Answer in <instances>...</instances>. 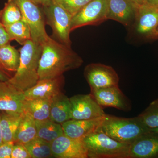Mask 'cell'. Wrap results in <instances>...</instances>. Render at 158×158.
<instances>
[{"label":"cell","instance_id":"836d02e7","mask_svg":"<svg viewBox=\"0 0 158 158\" xmlns=\"http://www.w3.org/2000/svg\"><path fill=\"white\" fill-rule=\"evenodd\" d=\"M147 4L158 8V0H147Z\"/></svg>","mask_w":158,"mask_h":158},{"label":"cell","instance_id":"e575fe53","mask_svg":"<svg viewBox=\"0 0 158 158\" xmlns=\"http://www.w3.org/2000/svg\"><path fill=\"white\" fill-rule=\"evenodd\" d=\"M132 1L139 7L146 4L147 0H132Z\"/></svg>","mask_w":158,"mask_h":158},{"label":"cell","instance_id":"d6986e66","mask_svg":"<svg viewBox=\"0 0 158 158\" xmlns=\"http://www.w3.org/2000/svg\"><path fill=\"white\" fill-rule=\"evenodd\" d=\"M37 137L36 123L31 115L24 112L15 135L14 142L25 144Z\"/></svg>","mask_w":158,"mask_h":158},{"label":"cell","instance_id":"484cf974","mask_svg":"<svg viewBox=\"0 0 158 158\" xmlns=\"http://www.w3.org/2000/svg\"><path fill=\"white\" fill-rule=\"evenodd\" d=\"M32 158L53 157L50 143L40 138H34L25 144Z\"/></svg>","mask_w":158,"mask_h":158},{"label":"cell","instance_id":"f1b7e54d","mask_svg":"<svg viewBox=\"0 0 158 158\" xmlns=\"http://www.w3.org/2000/svg\"><path fill=\"white\" fill-rule=\"evenodd\" d=\"M11 158H32L24 144L15 143Z\"/></svg>","mask_w":158,"mask_h":158},{"label":"cell","instance_id":"74e56055","mask_svg":"<svg viewBox=\"0 0 158 158\" xmlns=\"http://www.w3.org/2000/svg\"><path fill=\"white\" fill-rule=\"evenodd\" d=\"M156 33H157V36H158V27H157V29Z\"/></svg>","mask_w":158,"mask_h":158},{"label":"cell","instance_id":"1f68e13d","mask_svg":"<svg viewBox=\"0 0 158 158\" xmlns=\"http://www.w3.org/2000/svg\"><path fill=\"white\" fill-rule=\"evenodd\" d=\"M12 75L3 67L0 63V81H7L12 77Z\"/></svg>","mask_w":158,"mask_h":158},{"label":"cell","instance_id":"603a6c76","mask_svg":"<svg viewBox=\"0 0 158 158\" xmlns=\"http://www.w3.org/2000/svg\"><path fill=\"white\" fill-rule=\"evenodd\" d=\"M20 54L10 43L0 46V63L9 72H16L20 63Z\"/></svg>","mask_w":158,"mask_h":158},{"label":"cell","instance_id":"3957f363","mask_svg":"<svg viewBox=\"0 0 158 158\" xmlns=\"http://www.w3.org/2000/svg\"><path fill=\"white\" fill-rule=\"evenodd\" d=\"M110 138L123 144H131L149 131L138 116L125 118L106 114L99 127Z\"/></svg>","mask_w":158,"mask_h":158},{"label":"cell","instance_id":"cb8c5ba5","mask_svg":"<svg viewBox=\"0 0 158 158\" xmlns=\"http://www.w3.org/2000/svg\"><path fill=\"white\" fill-rule=\"evenodd\" d=\"M10 39L15 40L21 45L28 40H31V29L23 18L19 21L5 26Z\"/></svg>","mask_w":158,"mask_h":158},{"label":"cell","instance_id":"4fadbf2b","mask_svg":"<svg viewBox=\"0 0 158 158\" xmlns=\"http://www.w3.org/2000/svg\"><path fill=\"white\" fill-rule=\"evenodd\" d=\"M25 100L23 91L8 81H0V111L23 113Z\"/></svg>","mask_w":158,"mask_h":158},{"label":"cell","instance_id":"4dcf8cb0","mask_svg":"<svg viewBox=\"0 0 158 158\" xmlns=\"http://www.w3.org/2000/svg\"><path fill=\"white\" fill-rule=\"evenodd\" d=\"M11 41L5 26L0 22V46L10 43Z\"/></svg>","mask_w":158,"mask_h":158},{"label":"cell","instance_id":"277c9868","mask_svg":"<svg viewBox=\"0 0 158 158\" xmlns=\"http://www.w3.org/2000/svg\"><path fill=\"white\" fill-rule=\"evenodd\" d=\"M90 158H128L130 144L110 138L99 129L83 139Z\"/></svg>","mask_w":158,"mask_h":158},{"label":"cell","instance_id":"8992f818","mask_svg":"<svg viewBox=\"0 0 158 158\" xmlns=\"http://www.w3.org/2000/svg\"><path fill=\"white\" fill-rule=\"evenodd\" d=\"M158 8L146 3L138 7L135 21L127 29L134 40H152L158 39Z\"/></svg>","mask_w":158,"mask_h":158},{"label":"cell","instance_id":"9a60e30c","mask_svg":"<svg viewBox=\"0 0 158 158\" xmlns=\"http://www.w3.org/2000/svg\"><path fill=\"white\" fill-rule=\"evenodd\" d=\"M128 158H158V134L150 130L130 144Z\"/></svg>","mask_w":158,"mask_h":158},{"label":"cell","instance_id":"52a82bcc","mask_svg":"<svg viewBox=\"0 0 158 158\" xmlns=\"http://www.w3.org/2000/svg\"><path fill=\"white\" fill-rule=\"evenodd\" d=\"M15 1L21 11L23 18L30 27L32 40L41 45L49 36L46 31L43 14L39 6L31 0Z\"/></svg>","mask_w":158,"mask_h":158},{"label":"cell","instance_id":"7c38bea8","mask_svg":"<svg viewBox=\"0 0 158 158\" xmlns=\"http://www.w3.org/2000/svg\"><path fill=\"white\" fill-rule=\"evenodd\" d=\"M54 157L88 158V151L83 140L73 139L64 134L51 143Z\"/></svg>","mask_w":158,"mask_h":158},{"label":"cell","instance_id":"d590c367","mask_svg":"<svg viewBox=\"0 0 158 158\" xmlns=\"http://www.w3.org/2000/svg\"><path fill=\"white\" fill-rule=\"evenodd\" d=\"M1 114L0 113V119H1ZM4 142L3 141L2 134V128H1V124H0V145L1 144H2Z\"/></svg>","mask_w":158,"mask_h":158},{"label":"cell","instance_id":"d6a6232c","mask_svg":"<svg viewBox=\"0 0 158 158\" xmlns=\"http://www.w3.org/2000/svg\"><path fill=\"white\" fill-rule=\"evenodd\" d=\"M31 1L38 6H41V7L48 6L52 2V0H31Z\"/></svg>","mask_w":158,"mask_h":158},{"label":"cell","instance_id":"8d00e7d4","mask_svg":"<svg viewBox=\"0 0 158 158\" xmlns=\"http://www.w3.org/2000/svg\"><path fill=\"white\" fill-rule=\"evenodd\" d=\"M151 130L154 131L156 132L158 134V127L156 128L153 129H151Z\"/></svg>","mask_w":158,"mask_h":158},{"label":"cell","instance_id":"5b68a950","mask_svg":"<svg viewBox=\"0 0 158 158\" xmlns=\"http://www.w3.org/2000/svg\"><path fill=\"white\" fill-rule=\"evenodd\" d=\"M42 8L46 23L52 28L54 39L71 47L70 34L72 15L54 0Z\"/></svg>","mask_w":158,"mask_h":158},{"label":"cell","instance_id":"83f0119b","mask_svg":"<svg viewBox=\"0 0 158 158\" xmlns=\"http://www.w3.org/2000/svg\"><path fill=\"white\" fill-rule=\"evenodd\" d=\"M59 4L73 17L92 0H54Z\"/></svg>","mask_w":158,"mask_h":158},{"label":"cell","instance_id":"7a4b0ae2","mask_svg":"<svg viewBox=\"0 0 158 158\" xmlns=\"http://www.w3.org/2000/svg\"><path fill=\"white\" fill-rule=\"evenodd\" d=\"M19 49L18 69L8 81L24 92L39 81L38 67L42 47L33 40H28Z\"/></svg>","mask_w":158,"mask_h":158},{"label":"cell","instance_id":"ffe728a7","mask_svg":"<svg viewBox=\"0 0 158 158\" xmlns=\"http://www.w3.org/2000/svg\"><path fill=\"white\" fill-rule=\"evenodd\" d=\"M23 113L2 112L0 124L4 142H14L15 135Z\"/></svg>","mask_w":158,"mask_h":158},{"label":"cell","instance_id":"d4e9b609","mask_svg":"<svg viewBox=\"0 0 158 158\" xmlns=\"http://www.w3.org/2000/svg\"><path fill=\"white\" fill-rule=\"evenodd\" d=\"M23 19L21 11L15 0H8L3 9L0 11V22L6 26Z\"/></svg>","mask_w":158,"mask_h":158},{"label":"cell","instance_id":"6da1fadb","mask_svg":"<svg viewBox=\"0 0 158 158\" xmlns=\"http://www.w3.org/2000/svg\"><path fill=\"white\" fill-rule=\"evenodd\" d=\"M38 67L39 80L55 78L81 66L84 61L71 47L49 36L41 44Z\"/></svg>","mask_w":158,"mask_h":158},{"label":"cell","instance_id":"e0dca14e","mask_svg":"<svg viewBox=\"0 0 158 158\" xmlns=\"http://www.w3.org/2000/svg\"><path fill=\"white\" fill-rule=\"evenodd\" d=\"M105 116L88 119H70L62 124L64 134L73 139L83 140L99 127Z\"/></svg>","mask_w":158,"mask_h":158},{"label":"cell","instance_id":"5bb4252c","mask_svg":"<svg viewBox=\"0 0 158 158\" xmlns=\"http://www.w3.org/2000/svg\"><path fill=\"white\" fill-rule=\"evenodd\" d=\"M139 6L132 0H108V19L129 27L135 19Z\"/></svg>","mask_w":158,"mask_h":158},{"label":"cell","instance_id":"ac0fdd59","mask_svg":"<svg viewBox=\"0 0 158 158\" xmlns=\"http://www.w3.org/2000/svg\"><path fill=\"white\" fill-rule=\"evenodd\" d=\"M71 105L70 99L63 92L52 98L49 118L52 121L62 124L71 119Z\"/></svg>","mask_w":158,"mask_h":158},{"label":"cell","instance_id":"8fae6325","mask_svg":"<svg viewBox=\"0 0 158 158\" xmlns=\"http://www.w3.org/2000/svg\"><path fill=\"white\" fill-rule=\"evenodd\" d=\"M90 94L102 108H114L124 112L131 110V105L118 86L90 90Z\"/></svg>","mask_w":158,"mask_h":158},{"label":"cell","instance_id":"4316f807","mask_svg":"<svg viewBox=\"0 0 158 158\" xmlns=\"http://www.w3.org/2000/svg\"><path fill=\"white\" fill-rule=\"evenodd\" d=\"M138 117L149 129L158 128V98L150 103L149 106Z\"/></svg>","mask_w":158,"mask_h":158},{"label":"cell","instance_id":"7402d4cb","mask_svg":"<svg viewBox=\"0 0 158 158\" xmlns=\"http://www.w3.org/2000/svg\"><path fill=\"white\" fill-rule=\"evenodd\" d=\"M52 98H38L26 100L24 112L28 113L36 120L49 118Z\"/></svg>","mask_w":158,"mask_h":158},{"label":"cell","instance_id":"f546056e","mask_svg":"<svg viewBox=\"0 0 158 158\" xmlns=\"http://www.w3.org/2000/svg\"><path fill=\"white\" fill-rule=\"evenodd\" d=\"M14 142H3L0 145V158H11Z\"/></svg>","mask_w":158,"mask_h":158},{"label":"cell","instance_id":"30bf717a","mask_svg":"<svg viewBox=\"0 0 158 158\" xmlns=\"http://www.w3.org/2000/svg\"><path fill=\"white\" fill-rule=\"evenodd\" d=\"M69 99L71 105V119H91L106 115L103 109L90 94H77L72 97Z\"/></svg>","mask_w":158,"mask_h":158},{"label":"cell","instance_id":"44dd1931","mask_svg":"<svg viewBox=\"0 0 158 158\" xmlns=\"http://www.w3.org/2000/svg\"><path fill=\"white\" fill-rule=\"evenodd\" d=\"M37 137L51 143L64 134L62 124L52 121L49 118L36 120Z\"/></svg>","mask_w":158,"mask_h":158},{"label":"cell","instance_id":"ba28073f","mask_svg":"<svg viewBox=\"0 0 158 158\" xmlns=\"http://www.w3.org/2000/svg\"><path fill=\"white\" fill-rule=\"evenodd\" d=\"M108 0H92L72 19L71 31L87 26H98L108 20Z\"/></svg>","mask_w":158,"mask_h":158},{"label":"cell","instance_id":"9c48e42d","mask_svg":"<svg viewBox=\"0 0 158 158\" xmlns=\"http://www.w3.org/2000/svg\"><path fill=\"white\" fill-rule=\"evenodd\" d=\"M84 74L90 90L118 86V74L110 65L90 63L85 67Z\"/></svg>","mask_w":158,"mask_h":158},{"label":"cell","instance_id":"2e32d148","mask_svg":"<svg viewBox=\"0 0 158 158\" xmlns=\"http://www.w3.org/2000/svg\"><path fill=\"white\" fill-rule=\"evenodd\" d=\"M65 85L63 75L55 78L39 80L33 87L24 92L26 100L52 98L62 92Z\"/></svg>","mask_w":158,"mask_h":158}]
</instances>
